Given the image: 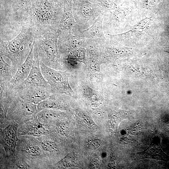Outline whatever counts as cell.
Masks as SVG:
<instances>
[{
  "label": "cell",
  "mask_w": 169,
  "mask_h": 169,
  "mask_svg": "<svg viewBox=\"0 0 169 169\" xmlns=\"http://www.w3.org/2000/svg\"><path fill=\"white\" fill-rule=\"evenodd\" d=\"M22 27L20 33L13 39L5 41L0 39V55L10 59L14 75L27 58L30 51V44L36 37L30 25L26 24Z\"/></svg>",
  "instance_id": "cell-2"
},
{
  "label": "cell",
  "mask_w": 169,
  "mask_h": 169,
  "mask_svg": "<svg viewBox=\"0 0 169 169\" xmlns=\"http://www.w3.org/2000/svg\"><path fill=\"white\" fill-rule=\"evenodd\" d=\"M52 109L42 110L37 114V117L40 120L44 122H48L57 117L59 114Z\"/></svg>",
  "instance_id": "cell-16"
},
{
  "label": "cell",
  "mask_w": 169,
  "mask_h": 169,
  "mask_svg": "<svg viewBox=\"0 0 169 169\" xmlns=\"http://www.w3.org/2000/svg\"><path fill=\"white\" fill-rule=\"evenodd\" d=\"M34 62L28 76L24 81L17 86L22 87L29 86L50 87L41 72L39 60L38 59L34 58Z\"/></svg>",
  "instance_id": "cell-9"
},
{
  "label": "cell",
  "mask_w": 169,
  "mask_h": 169,
  "mask_svg": "<svg viewBox=\"0 0 169 169\" xmlns=\"http://www.w3.org/2000/svg\"><path fill=\"white\" fill-rule=\"evenodd\" d=\"M59 29L66 30L74 35L78 30H80L75 20L72 4L70 2H67L65 3Z\"/></svg>",
  "instance_id": "cell-11"
},
{
  "label": "cell",
  "mask_w": 169,
  "mask_h": 169,
  "mask_svg": "<svg viewBox=\"0 0 169 169\" xmlns=\"http://www.w3.org/2000/svg\"><path fill=\"white\" fill-rule=\"evenodd\" d=\"M58 46L60 58L69 52L85 47L86 39L76 36L65 29L58 30Z\"/></svg>",
  "instance_id": "cell-6"
},
{
  "label": "cell",
  "mask_w": 169,
  "mask_h": 169,
  "mask_svg": "<svg viewBox=\"0 0 169 169\" xmlns=\"http://www.w3.org/2000/svg\"><path fill=\"white\" fill-rule=\"evenodd\" d=\"M61 163L64 167L68 168L76 166L77 161L73 154L69 153L62 159Z\"/></svg>",
  "instance_id": "cell-18"
},
{
  "label": "cell",
  "mask_w": 169,
  "mask_h": 169,
  "mask_svg": "<svg viewBox=\"0 0 169 169\" xmlns=\"http://www.w3.org/2000/svg\"><path fill=\"white\" fill-rule=\"evenodd\" d=\"M26 150L29 155L33 156L40 155L41 153L40 149L38 146L34 145H29L26 148Z\"/></svg>",
  "instance_id": "cell-20"
},
{
  "label": "cell",
  "mask_w": 169,
  "mask_h": 169,
  "mask_svg": "<svg viewBox=\"0 0 169 169\" xmlns=\"http://www.w3.org/2000/svg\"><path fill=\"white\" fill-rule=\"evenodd\" d=\"M58 30H55L36 37L33 46L34 58L56 70L62 66L58 46Z\"/></svg>",
  "instance_id": "cell-3"
},
{
  "label": "cell",
  "mask_w": 169,
  "mask_h": 169,
  "mask_svg": "<svg viewBox=\"0 0 169 169\" xmlns=\"http://www.w3.org/2000/svg\"><path fill=\"white\" fill-rule=\"evenodd\" d=\"M97 0L100 3L102 7L106 9H109L112 7V3L108 0Z\"/></svg>",
  "instance_id": "cell-25"
},
{
  "label": "cell",
  "mask_w": 169,
  "mask_h": 169,
  "mask_svg": "<svg viewBox=\"0 0 169 169\" xmlns=\"http://www.w3.org/2000/svg\"><path fill=\"white\" fill-rule=\"evenodd\" d=\"M105 11L101 7L89 3H84L72 9L75 20L80 30L91 26Z\"/></svg>",
  "instance_id": "cell-5"
},
{
  "label": "cell",
  "mask_w": 169,
  "mask_h": 169,
  "mask_svg": "<svg viewBox=\"0 0 169 169\" xmlns=\"http://www.w3.org/2000/svg\"><path fill=\"white\" fill-rule=\"evenodd\" d=\"M123 119V117H120L116 115H113L111 118V125L112 128L114 131H116L120 121Z\"/></svg>",
  "instance_id": "cell-21"
},
{
  "label": "cell",
  "mask_w": 169,
  "mask_h": 169,
  "mask_svg": "<svg viewBox=\"0 0 169 169\" xmlns=\"http://www.w3.org/2000/svg\"><path fill=\"white\" fill-rule=\"evenodd\" d=\"M1 139L7 152L13 153L18 140L17 128L10 125L1 131Z\"/></svg>",
  "instance_id": "cell-12"
},
{
  "label": "cell",
  "mask_w": 169,
  "mask_h": 169,
  "mask_svg": "<svg viewBox=\"0 0 169 169\" xmlns=\"http://www.w3.org/2000/svg\"><path fill=\"white\" fill-rule=\"evenodd\" d=\"M55 0H33L24 24L33 28L36 37L58 30L64 7Z\"/></svg>",
  "instance_id": "cell-1"
},
{
  "label": "cell",
  "mask_w": 169,
  "mask_h": 169,
  "mask_svg": "<svg viewBox=\"0 0 169 169\" xmlns=\"http://www.w3.org/2000/svg\"><path fill=\"white\" fill-rule=\"evenodd\" d=\"M33 44L34 42L31 44V49L29 54L24 62L19 66L11 80L7 84L2 86V87L12 90L23 83L26 79L34 62Z\"/></svg>",
  "instance_id": "cell-8"
},
{
  "label": "cell",
  "mask_w": 169,
  "mask_h": 169,
  "mask_svg": "<svg viewBox=\"0 0 169 169\" xmlns=\"http://www.w3.org/2000/svg\"><path fill=\"white\" fill-rule=\"evenodd\" d=\"M18 132L20 135L39 136L47 134L49 131L42 124L33 121L22 127Z\"/></svg>",
  "instance_id": "cell-14"
},
{
  "label": "cell",
  "mask_w": 169,
  "mask_h": 169,
  "mask_svg": "<svg viewBox=\"0 0 169 169\" xmlns=\"http://www.w3.org/2000/svg\"><path fill=\"white\" fill-rule=\"evenodd\" d=\"M81 117L83 121L90 126L94 127L96 125L92 118L87 115L84 113L82 114Z\"/></svg>",
  "instance_id": "cell-22"
},
{
  "label": "cell",
  "mask_w": 169,
  "mask_h": 169,
  "mask_svg": "<svg viewBox=\"0 0 169 169\" xmlns=\"http://www.w3.org/2000/svg\"><path fill=\"white\" fill-rule=\"evenodd\" d=\"M100 141L99 140H93L89 143L88 148L89 149L91 150L96 149L100 146Z\"/></svg>",
  "instance_id": "cell-23"
},
{
  "label": "cell",
  "mask_w": 169,
  "mask_h": 169,
  "mask_svg": "<svg viewBox=\"0 0 169 169\" xmlns=\"http://www.w3.org/2000/svg\"><path fill=\"white\" fill-rule=\"evenodd\" d=\"M40 66L43 76L50 85L52 94H64L70 96L74 95V92L69 83L67 70H57L41 62Z\"/></svg>",
  "instance_id": "cell-4"
},
{
  "label": "cell",
  "mask_w": 169,
  "mask_h": 169,
  "mask_svg": "<svg viewBox=\"0 0 169 169\" xmlns=\"http://www.w3.org/2000/svg\"><path fill=\"white\" fill-rule=\"evenodd\" d=\"M14 75L12 65L8 64L3 56L0 55V86L7 84Z\"/></svg>",
  "instance_id": "cell-15"
},
{
  "label": "cell",
  "mask_w": 169,
  "mask_h": 169,
  "mask_svg": "<svg viewBox=\"0 0 169 169\" xmlns=\"http://www.w3.org/2000/svg\"><path fill=\"white\" fill-rule=\"evenodd\" d=\"M115 162L114 160H112L110 163V166L111 167H115Z\"/></svg>",
  "instance_id": "cell-27"
},
{
  "label": "cell",
  "mask_w": 169,
  "mask_h": 169,
  "mask_svg": "<svg viewBox=\"0 0 169 169\" xmlns=\"http://www.w3.org/2000/svg\"><path fill=\"white\" fill-rule=\"evenodd\" d=\"M103 20L102 15L91 26L84 30H79L74 35L85 39L106 40L103 29Z\"/></svg>",
  "instance_id": "cell-10"
},
{
  "label": "cell",
  "mask_w": 169,
  "mask_h": 169,
  "mask_svg": "<svg viewBox=\"0 0 169 169\" xmlns=\"http://www.w3.org/2000/svg\"><path fill=\"white\" fill-rule=\"evenodd\" d=\"M136 155L137 159L148 158L158 160H164L166 156L158 144L155 143L152 136L149 147L144 151L137 153Z\"/></svg>",
  "instance_id": "cell-13"
},
{
  "label": "cell",
  "mask_w": 169,
  "mask_h": 169,
  "mask_svg": "<svg viewBox=\"0 0 169 169\" xmlns=\"http://www.w3.org/2000/svg\"><path fill=\"white\" fill-rule=\"evenodd\" d=\"M101 162V158L99 156L93 158L90 164V167L91 168H96L99 167Z\"/></svg>",
  "instance_id": "cell-24"
},
{
  "label": "cell",
  "mask_w": 169,
  "mask_h": 169,
  "mask_svg": "<svg viewBox=\"0 0 169 169\" xmlns=\"http://www.w3.org/2000/svg\"><path fill=\"white\" fill-rule=\"evenodd\" d=\"M41 146L43 149L47 151L54 152L58 150L56 144L54 141L47 140L41 143Z\"/></svg>",
  "instance_id": "cell-19"
},
{
  "label": "cell",
  "mask_w": 169,
  "mask_h": 169,
  "mask_svg": "<svg viewBox=\"0 0 169 169\" xmlns=\"http://www.w3.org/2000/svg\"><path fill=\"white\" fill-rule=\"evenodd\" d=\"M12 90L17 96L36 104L47 99L52 94L50 87L43 86H16Z\"/></svg>",
  "instance_id": "cell-7"
},
{
  "label": "cell",
  "mask_w": 169,
  "mask_h": 169,
  "mask_svg": "<svg viewBox=\"0 0 169 169\" xmlns=\"http://www.w3.org/2000/svg\"><path fill=\"white\" fill-rule=\"evenodd\" d=\"M83 91L84 95L92 101H98L100 97L97 92L87 86H83Z\"/></svg>",
  "instance_id": "cell-17"
},
{
  "label": "cell",
  "mask_w": 169,
  "mask_h": 169,
  "mask_svg": "<svg viewBox=\"0 0 169 169\" xmlns=\"http://www.w3.org/2000/svg\"><path fill=\"white\" fill-rule=\"evenodd\" d=\"M60 133L63 135H64L67 132L68 129L66 126L64 125H61L59 127Z\"/></svg>",
  "instance_id": "cell-26"
}]
</instances>
